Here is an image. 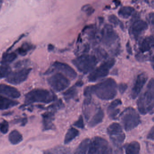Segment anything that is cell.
<instances>
[{
	"instance_id": "obj_1",
	"label": "cell",
	"mask_w": 154,
	"mask_h": 154,
	"mask_svg": "<svg viewBox=\"0 0 154 154\" xmlns=\"http://www.w3.org/2000/svg\"><path fill=\"white\" fill-rule=\"evenodd\" d=\"M87 87L91 94H94L99 99L104 100H112L117 95V84L116 81L111 78Z\"/></svg>"
},
{
	"instance_id": "obj_2",
	"label": "cell",
	"mask_w": 154,
	"mask_h": 154,
	"mask_svg": "<svg viewBox=\"0 0 154 154\" xmlns=\"http://www.w3.org/2000/svg\"><path fill=\"white\" fill-rule=\"evenodd\" d=\"M57 100L54 92L45 89H35L29 92L25 95V104L21 108H25L35 103L47 104Z\"/></svg>"
},
{
	"instance_id": "obj_3",
	"label": "cell",
	"mask_w": 154,
	"mask_h": 154,
	"mask_svg": "<svg viewBox=\"0 0 154 154\" xmlns=\"http://www.w3.org/2000/svg\"><path fill=\"white\" fill-rule=\"evenodd\" d=\"M154 81L153 78L149 81L146 89L137 101L138 109L141 114L153 113L154 109Z\"/></svg>"
},
{
	"instance_id": "obj_4",
	"label": "cell",
	"mask_w": 154,
	"mask_h": 154,
	"mask_svg": "<svg viewBox=\"0 0 154 154\" xmlns=\"http://www.w3.org/2000/svg\"><path fill=\"white\" fill-rule=\"evenodd\" d=\"M97 58L91 55L84 54L72 61L76 69L84 74H86L94 69L98 63Z\"/></svg>"
},
{
	"instance_id": "obj_5",
	"label": "cell",
	"mask_w": 154,
	"mask_h": 154,
	"mask_svg": "<svg viewBox=\"0 0 154 154\" xmlns=\"http://www.w3.org/2000/svg\"><path fill=\"white\" fill-rule=\"evenodd\" d=\"M122 122L126 131H129L137 127L141 120L138 113L131 107L126 108L121 114Z\"/></svg>"
},
{
	"instance_id": "obj_6",
	"label": "cell",
	"mask_w": 154,
	"mask_h": 154,
	"mask_svg": "<svg viewBox=\"0 0 154 154\" xmlns=\"http://www.w3.org/2000/svg\"><path fill=\"white\" fill-rule=\"evenodd\" d=\"M88 154H109L112 153V149L107 140L103 138L95 137L90 141Z\"/></svg>"
},
{
	"instance_id": "obj_7",
	"label": "cell",
	"mask_w": 154,
	"mask_h": 154,
	"mask_svg": "<svg viewBox=\"0 0 154 154\" xmlns=\"http://www.w3.org/2000/svg\"><path fill=\"white\" fill-rule=\"evenodd\" d=\"M115 63L116 61L114 58H110L103 62L88 75V81L90 82H94L106 77L109 75L110 70L115 65Z\"/></svg>"
},
{
	"instance_id": "obj_8",
	"label": "cell",
	"mask_w": 154,
	"mask_h": 154,
	"mask_svg": "<svg viewBox=\"0 0 154 154\" xmlns=\"http://www.w3.org/2000/svg\"><path fill=\"white\" fill-rule=\"evenodd\" d=\"M48 85L55 91L59 92L65 90L70 85V81L65 75L57 72L47 79Z\"/></svg>"
},
{
	"instance_id": "obj_9",
	"label": "cell",
	"mask_w": 154,
	"mask_h": 154,
	"mask_svg": "<svg viewBox=\"0 0 154 154\" xmlns=\"http://www.w3.org/2000/svg\"><path fill=\"white\" fill-rule=\"evenodd\" d=\"M107 133L109 136L112 143L116 146H120L126 138L121 126L117 122H113L108 127Z\"/></svg>"
},
{
	"instance_id": "obj_10",
	"label": "cell",
	"mask_w": 154,
	"mask_h": 154,
	"mask_svg": "<svg viewBox=\"0 0 154 154\" xmlns=\"http://www.w3.org/2000/svg\"><path fill=\"white\" fill-rule=\"evenodd\" d=\"M60 72L72 80H74L77 77V73L71 66L65 63L55 62L52 66L45 72V75H49L54 72Z\"/></svg>"
},
{
	"instance_id": "obj_11",
	"label": "cell",
	"mask_w": 154,
	"mask_h": 154,
	"mask_svg": "<svg viewBox=\"0 0 154 154\" xmlns=\"http://www.w3.org/2000/svg\"><path fill=\"white\" fill-rule=\"evenodd\" d=\"M32 70L31 68H23L18 71L11 72L6 78V81L14 85L20 84L27 79Z\"/></svg>"
},
{
	"instance_id": "obj_12",
	"label": "cell",
	"mask_w": 154,
	"mask_h": 154,
	"mask_svg": "<svg viewBox=\"0 0 154 154\" xmlns=\"http://www.w3.org/2000/svg\"><path fill=\"white\" fill-rule=\"evenodd\" d=\"M148 78L147 74L144 72L140 74L137 76L131 93L132 99H135L138 96L144 85L146 84Z\"/></svg>"
},
{
	"instance_id": "obj_13",
	"label": "cell",
	"mask_w": 154,
	"mask_h": 154,
	"mask_svg": "<svg viewBox=\"0 0 154 154\" xmlns=\"http://www.w3.org/2000/svg\"><path fill=\"white\" fill-rule=\"evenodd\" d=\"M0 94L11 99H18L21 96L20 92L14 87L7 85L0 84Z\"/></svg>"
},
{
	"instance_id": "obj_14",
	"label": "cell",
	"mask_w": 154,
	"mask_h": 154,
	"mask_svg": "<svg viewBox=\"0 0 154 154\" xmlns=\"http://www.w3.org/2000/svg\"><path fill=\"white\" fill-rule=\"evenodd\" d=\"M43 130L44 131L53 130L55 128L53 121L54 119V111L47 112L42 114Z\"/></svg>"
},
{
	"instance_id": "obj_15",
	"label": "cell",
	"mask_w": 154,
	"mask_h": 154,
	"mask_svg": "<svg viewBox=\"0 0 154 154\" xmlns=\"http://www.w3.org/2000/svg\"><path fill=\"white\" fill-rule=\"evenodd\" d=\"M103 40L106 44L113 43L117 39V35L111 26L106 25L102 32Z\"/></svg>"
},
{
	"instance_id": "obj_16",
	"label": "cell",
	"mask_w": 154,
	"mask_h": 154,
	"mask_svg": "<svg viewBox=\"0 0 154 154\" xmlns=\"http://www.w3.org/2000/svg\"><path fill=\"white\" fill-rule=\"evenodd\" d=\"M122 104V101L120 99H116L112 102L107 109V112L109 117L112 119H116L117 116L119 113V109L117 107Z\"/></svg>"
},
{
	"instance_id": "obj_17",
	"label": "cell",
	"mask_w": 154,
	"mask_h": 154,
	"mask_svg": "<svg viewBox=\"0 0 154 154\" xmlns=\"http://www.w3.org/2000/svg\"><path fill=\"white\" fill-rule=\"evenodd\" d=\"M148 27L147 23L142 20L135 21L132 26V32L135 36L137 37L146 31Z\"/></svg>"
},
{
	"instance_id": "obj_18",
	"label": "cell",
	"mask_w": 154,
	"mask_h": 154,
	"mask_svg": "<svg viewBox=\"0 0 154 154\" xmlns=\"http://www.w3.org/2000/svg\"><path fill=\"white\" fill-rule=\"evenodd\" d=\"M19 102L0 95V110H5L17 106Z\"/></svg>"
},
{
	"instance_id": "obj_19",
	"label": "cell",
	"mask_w": 154,
	"mask_h": 154,
	"mask_svg": "<svg viewBox=\"0 0 154 154\" xmlns=\"http://www.w3.org/2000/svg\"><path fill=\"white\" fill-rule=\"evenodd\" d=\"M104 116V112L102 109L100 108H99L96 113L94 115L93 117L89 122L88 125L89 127L91 128H93L102 122Z\"/></svg>"
},
{
	"instance_id": "obj_20",
	"label": "cell",
	"mask_w": 154,
	"mask_h": 154,
	"mask_svg": "<svg viewBox=\"0 0 154 154\" xmlns=\"http://www.w3.org/2000/svg\"><path fill=\"white\" fill-rule=\"evenodd\" d=\"M154 47V38L153 37L150 36L146 38L141 43L140 50L141 53H146L151 50Z\"/></svg>"
},
{
	"instance_id": "obj_21",
	"label": "cell",
	"mask_w": 154,
	"mask_h": 154,
	"mask_svg": "<svg viewBox=\"0 0 154 154\" xmlns=\"http://www.w3.org/2000/svg\"><path fill=\"white\" fill-rule=\"evenodd\" d=\"M23 139L22 134L17 130L12 131L8 136L9 141L13 145L20 144Z\"/></svg>"
},
{
	"instance_id": "obj_22",
	"label": "cell",
	"mask_w": 154,
	"mask_h": 154,
	"mask_svg": "<svg viewBox=\"0 0 154 154\" xmlns=\"http://www.w3.org/2000/svg\"><path fill=\"white\" fill-rule=\"evenodd\" d=\"M140 149V145L138 142L132 141L125 147V152L127 154H138L139 153Z\"/></svg>"
},
{
	"instance_id": "obj_23",
	"label": "cell",
	"mask_w": 154,
	"mask_h": 154,
	"mask_svg": "<svg viewBox=\"0 0 154 154\" xmlns=\"http://www.w3.org/2000/svg\"><path fill=\"white\" fill-rule=\"evenodd\" d=\"M79 135V131L75 128L71 127L67 131L64 138L65 144H68Z\"/></svg>"
},
{
	"instance_id": "obj_24",
	"label": "cell",
	"mask_w": 154,
	"mask_h": 154,
	"mask_svg": "<svg viewBox=\"0 0 154 154\" xmlns=\"http://www.w3.org/2000/svg\"><path fill=\"white\" fill-rule=\"evenodd\" d=\"M91 140L89 138L85 139L81 142L75 151V154H85L87 153L89 149Z\"/></svg>"
},
{
	"instance_id": "obj_25",
	"label": "cell",
	"mask_w": 154,
	"mask_h": 154,
	"mask_svg": "<svg viewBox=\"0 0 154 154\" xmlns=\"http://www.w3.org/2000/svg\"><path fill=\"white\" fill-rule=\"evenodd\" d=\"M134 10H135L132 7H122L119 10L118 14L120 17L123 18L128 19L131 16Z\"/></svg>"
},
{
	"instance_id": "obj_26",
	"label": "cell",
	"mask_w": 154,
	"mask_h": 154,
	"mask_svg": "<svg viewBox=\"0 0 154 154\" xmlns=\"http://www.w3.org/2000/svg\"><path fill=\"white\" fill-rule=\"evenodd\" d=\"M76 87V85H75L63 93L64 98L66 100H69L71 99H74L77 95V91Z\"/></svg>"
},
{
	"instance_id": "obj_27",
	"label": "cell",
	"mask_w": 154,
	"mask_h": 154,
	"mask_svg": "<svg viewBox=\"0 0 154 154\" xmlns=\"http://www.w3.org/2000/svg\"><path fill=\"white\" fill-rule=\"evenodd\" d=\"M70 149L63 146H59L51 149L45 152L46 154H68L70 153Z\"/></svg>"
},
{
	"instance_id": "obj_28",
	"label": "cell",
	"mask_w": 154,
	"mask_h": 154,
	"mask_svg": "<svg viewBox=\"0 0 154 154\" xmlns=\"http://www.w3.org/2000/svg\"><path fill=\"white\" fill-rule=\"evenodd\" d=\"M17 55L16 53H11L9 54H6L3 55L1 63L2 65H8L14 62L17 59Z\"/></svg>"
},
{
	"instance_id": "obj_29",
	"label": "cell",
	"mask_w": 154,
	"mask_h": 154,
	"mask_svg": "<svg viewBox=\"0 0 154 154\" xmlns=\"http://www.w3.org/2000/svg\"><path fill=\"white\" fill-rule=\"evenodd\" d=\"M33 46L28 43H25L23 44L17 50L19 54L22 56L26 55L29 51L33 49Z\"/></svg>"
},
{
	"instance_id": "obj_30",
	"label": "cell",
	"mask_w": 154,
	"mask_h": 154,
	"mask_svg": "<svg viewBox=\"0 0 154 154\" xmlns=\"http://www.w3.org/2000/svg\"><path fill=\"white\" fill-rule=\"evenodd\" d=\"M11 72V68L8 65L0 66V79L7 78Z\"/></svg>"
},
{
	"instance_id": "obj_31",
	"label": "cell",
	"mask_w": 154,
	"mask_h": 154,
	"mask_svg": "<svg viewBox=\"0 0 154 154\" xmlns=\"http://www.w3.org/2000/svg\"><path fill=\"white\" fill-rule=\"evenodd\" d=\"M64 105L63 103L62 100H56V102L55 103L51 104L50 106H48V109H51L52 111L54 112L55 111L61 109V108H63Z\"/></svg>"
},
{
	"instance_id": "obj_32",
	"label": "cell",
	"mask_w": 154,
	"mask_h": 154,
	"mask_svg": "<svg viewBox=\"0 0 154 154\" xmlns=\"http://www.w3.org/2000/svg\"><path fill=\"white\" fill-rule=\"evenodd\" d=\"M9 130V124L7 121L4 120L0 122V132L3 134H6Z\"/></svg>"
},
{
	"instance_id": "obj_33",
	"label": "cell",
	"mask_w": 154,
	"mask_h": 154,
	"mask_svg": "<svg viewBox=\"0 0 154 154\" xmlns=\"http://www.w3.org/2000/svg\"><path fill=\"white\" fill-rule=\"evenodd\" d=\"M30 61L29 60H24L22 61H18L14 65V67L16 68L21 69L23 68H26V67L29 65Z\"/></svg>"
},
{
	"instance_id": "obj_34",
	"label": "cell",
	"mask_w": 154,
	"mask_h": 154,
	"mask_svg": "<svg viewBox=\"0 0 154 154\" xmlns=\"http://www.w3.org/2000/svg\"><path fill=\"white\" fill-rule=\"evenodd\" d=\"M82 10L83 12H85L88 16H91L94 11V9L90 4H87L83 6Z\"/></svg>"
},
{
	"instance_id": "obj_35",
	"label": "cell",
	"mask_w": 154,
	"mask_h": 154,
	"mask_svg": "<svg viewBox=\"0 0 154 154\" xmlns=\"http://www.w3.org/2000/svg\"><path fill=\"white\" fill-rule=\"evenodd\" d=\"M73 126L79 128L83 129L85 128L84 122L83 118L82 115H80L78 119L73 124Z\"/></svg>"
},
{
	"instance_id": "obj_36",
	"label": "cell",
	"mask_w": 154,
	"mask_h": 154,
	"mask_svg": "<svg viewBox=\"0 0 154 154\" xmlns=\"http://www.w3.org/2000/svg\"><path fill=\"white\" fill-rule=\"evenodd\" d=\"M109 20L111 24L115 26H118L121 22L118 19L117 17L114 15H110L109 17Z\"/></svg>"
},
{
	"instance_id": "obj_37",
	"label": "cell",
	"mask_w": 154,
	"mask_h": 154,
	"mask_svg": "<svg viewBox=\"0 0 154 154\" xmlns=\"http://www.w3.org/2000/svg\"><path fill=\"white\" fill-rule=\"evenodd\" d=\"M14 122H15V123L20 122V126H25L28 122V119L26 117H24V118H22V119H19L15 120Z\"/></svg>"
},
{
	"instance_id": "obj_38",
	"label": "cell",
	"mask_w": 154,
	"mask_h": 154,
	"mask_svg": "<svg viewBox=\"0 0 154 154\" xmlns=\"http://www.w3.org/2000/svg\"><path fill=\"white\" fill-rule=\"evenodd\" d=\"M127 89H128V85H127V84L122 83L119 84V90L120 93L122 94L124 93L126 91Z\"/></svg>"
},
{
	"instance_id": "obj_39",
	"label": "cell",
	"mask_w": 154,
	"mask_h": 154,
	"mask_svg": "<svg viewBox=\"0 0 154 154\" xmlns=\"http://www.w3.org/2000/svg\"><path fill=\"white\" fill-rule=\"evenodd\" d=\"M154 127H152L150 129V131L149 132L147 136V138L148 139H150L151 140H154Z\"/></svg>"
},
{
	"instance_id": "obj_40",
	"label": "cell",
	"mask_w": 154,
	"mask_h": 154,
	"mask_svg": "<svg viewBox=\"0 0 154 154\" xmlns=\"http://www.w3.org/2000/svg\"><path fill=\"white\" fill-rule=\"evenodd\" d=\"M126 49H127V52L128 54L130 55H131L132 54V48H131V45L130 42H128L126 45Z\"/></svg>"
},
{
	"instance_id": "obj_41",
	"label": "cell",
	"mask_w": 154,
	"mask_h": 154,
	"mask_svg": "<svg viewBox=\"0 0 154 154\" xmlns=\"http://www.w3.org/2000/svg\"><path fill=\"white\" fill-rule=\"evenodd\" d=\"M84 83L82 81H78L77 82L75 83V85H76V86H82L83 85Z\"/></svg>"
},
{
	"instance_id": "obj_42",
	"label": "cell",
	"mask_w": 154,
	"mask_h": 154,
	"mask_svg": "<svg viewBox=\"0 0 154 154\" xmlns=\"http://www.w3.org/2000/svg\"><path fill=\"white\" fill-rule=\"evenodd\" d=\"M54 48V47L52 44H49L48 45V50L50 52V51H53Z\"/></svg>"
},
{
	"instance_id": "obj_43",
	"label": "cell",
	"mask_w": 154,
	"mask_h": 154,
	"mask_svg": "<svg viewBox=\"0 0 154 154\" xmlns=\"http://www.w3.org/2000/svg\"><path fill=\"white\" fill-rule=\"evenodd\" d=\"M11 114H12V112H7V113L3 114V115L4 116H8V115H11Z\"/></svg>"
},
{
	"instance_id": "obj_44",
	"label": "cell",
	"mask_w": 154,
	"mask_h": 154,
	"mask_svg": "<svg viewBox=\"0 0 154 154\" xmlns=\"http://www.w3.org/2000/svg\"><path fill=\"white\" fill-rule=\"evenodd\" d=\"M2 1H3V0H0V4H1L2 3Z\"/></svg>"
}]
</instances>
